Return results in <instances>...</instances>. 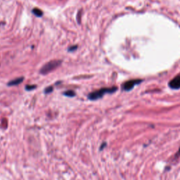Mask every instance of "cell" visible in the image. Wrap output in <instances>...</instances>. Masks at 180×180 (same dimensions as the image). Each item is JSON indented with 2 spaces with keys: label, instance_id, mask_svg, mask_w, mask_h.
<instances>
[{
  "label": "cell",
  "instance_id": "11",
  "mask_svg": "<svg viewBox=\"0 0 180 180\" xmlns=\"http://www.w3.org/2000/svg\"><path fill=\"white\" fill-rule=\"evenodd\" d=\"M179 155H180V148H179V151H178L177 153L176 157H178V156H179Z\"/></svg>",
  "mask_w": 180,
  "mask_h": 180
},
{
  "label": "cell",
  "instance_id": "9",
  "mask_svg": "<svg viewBox=\"0 0 180 180\" xmlns=\"http://www.w3.org/2000/svg\"><path fill=\"white\" fill-rule=\"evenodd\" d=\"M53 91V87H48V88H47L46 90H45V93H50V92H51Z\"/></svg>",
  "mask_w": 180,
  "mask_h": 180
},
{
  "label": "cell",
  "instance_id": "8",
  "mask_svg": "<svg viewBox=\"0 0 180 180\" xmlns=\"http://www.w3.org/2000/svg\"><path fill=\"white\" fill-rule=\"evenodd\" d=\"M35 87H36V86L35 85H27L26 86V90H33V89H35Z\"/></svg>",
  "mask_w": 180,
  "mask_h": 180
},
{
  "label": "cell",
  "instance_id": "2",
  "mask_svg": "<svg viewBox=\"0 0 180 180\" xmlns=\"http://www.w3.org/2000/svg\"><path fill=\"white\" fill-rule=\"evenodd\" d=\"M61 64V61L59 60H53V61H51L47 63L43 66L41 68L40 73L44 75H46L51 73V71L54 70L55 69L57 68L58 66Z\"/></svg>",
  "mask_w": 180,
  "mask_h": 180
},
{
  "label": "cell",
  "instance_id": "10",
  "mask_svg": "<svg viewBox=\"0 0 180 180\" xmlns=\"http://www.w3.org/2000/svg\"><path fill=\"white\" fill-rule=\"evenodd\" d=\"M77 49V46H73V47H71L69 49V51H73V50H75Z\"/></svg>",
  "mask_w": 180,
  "mask_h": 180
},
{
  "label": "cell",
  "instance_id": "7",
  "mask_svg": "<svg viewBox=\"0 0 180 180\" xmlns=\"http://www.w3.org/2000/svg\"><path fill=\"white\" fill-rule=\"evenodd\" d=\"M64 94L66 96H67V97H74V96H75V93L73 92V91H66V92H64Z\"/></svg>",
  "mask_w": 180,
  "mask_h": 180
},
{
  "label": "cell",
  "instance_id": "3",
  "mask_svg": "<svg viewBox=\"0 0 180 180\" xmlns=\"http://www.w3.org/2000/svg\"><path fill=\"white\" fill-rule=\"evenodd\" d=\"M142 81V79H132V80L127 81L123 85V89L125 91H129L132 90L134 86L141 83Z\"/></svg>",
  "mask_w": 180,
  "mask_h": 180
},
{
  "label": "cell",
  "instance_id": "1",
  "mask_svg": "<svg viewBox=\"0 0 180 180\" xmlns=\"http://www.w3.org/2000/svg\"><path fill=\"white\" fill-rule=\"evenodd\" d=\"M117 90H118V88L116 87H111V88H102L101 90L95 91V92L90 93L88 97L90 100H97L101 98L106 94L114 93L115 92H116Z\"/></svg>",
  "mask_w": 180,
  "mask_h": 180
},
{
  "label": "cell",
  "instance_id": "4",
  "mask_svg": "<svg viewBox=\"0 0 180 180\" xmlns=\"http://www.w3.org/2000/svg\"><path fill=\"white\" fill-rule=\"evenodd\" d=\"M169 86L170 88L178 90L180 88V75L177 76L170 82Z\"/></svg>",
  "mask_w": 180,
  "mask_h": 180
},
{
  "label": "cell",
  "instance_id": "6",
  "mask_svg": "<svg viewBox=\"0 0 180 180\" xmlns=\"http://www.w3.org/2000/svg\"><path fill=\"white\" fill-rule=\"evenodd\" d=\"M32 12H33V14H35V16H38V17H40V16H42L43 15L42 11L40 10V9H37V8H35V9H34L33 11H32Z\"/></svg>",
  "mask_w": 180,
  "mask_h": 180
},
{
  "label": "cell",
  "instance_id": "5",
  "mask_svg": "<svg viewBox=\"0 0 180 180\" xmlns=\"http://www.w3.org/2000/svg\"><path fill=\"white\" fill-rule=\"evenodd\" d=\"M23 77H18V78H16L15 79L11 80V82L8 84V85L9 86L17 85H18V84L21 83V82H23Z\"/></svg>",
  "mask_w": 180,
  "mask_h": 180
}]
</instances>
